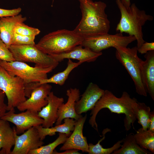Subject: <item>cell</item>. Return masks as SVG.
Segmentation results:
<instances>
[{"mask_svg": "<svg viewBox=\"0 0 154 154\" xmlns=\"http://www.w3.org/2000/svg\"><path fill=\"white\" fill-rule=\"evenodd\" d=\"M138 102L136 98H131L125 91L123 92L120 97L118 98L111 91L104 90L103 94L91 110L90 114L91 116L89 120V123L98 131L96 121L97 115L102 109L106 108L111 112L125 115L124 126L126 130L128 131L131 128V125L133 127V124L137 119Z\"/></svg>", "mask_w": 154, "mask_h": 154, "instance_id": "1", "label": "cell"}, {"mask_svg": "<svg viewBox=\"0 0 154 154\" xmlns=\"http://www.w3.org/2000/svg\"><path fill=\"white\" fill-rule=\"evenodd\" d=\"M79 1L82 16L74 32L83 38L108 33L110 22L105 12L106 3L92 0Z\"/></svg>", "mask_w": 154, "mask_h": 154, "instance_id": "2", "label": "cell"}, {"mask_svg": "<svg viewBox=\"0 0 154 154\" xmlns=\"http://www.w3.org/2000/svg\"><path fill=\"white\" fill-rule=\"evenodd\" d=\"M121 13V18L116 28L117 32L125 33L133 36L137 41V47H139L145 42L143 39L142 27L147 21H151L153 17L147 14L145 11L139 9L135 3L126 8L121 0H116Z\"/></svg>", "mask_w": 154, "mask_h": 154, "instance_id": "3", "label": "cell"}, {"mask_svg": "<svg viewBox=\"0 0 154 154\" xmlns=\"http://www.w3.org/2000/svg\"><path fill=\"white\" fill-rule=\"evenodd\" d=\"M83 39L73 30L62 29L44 35L35 45L42 52L51 56L66 52L80 45Z\"/></svg>", "mask_w": 154, "mask_h": 154, "instance_id": "4", "label": "cell"}, {"mask_svg": "<svg viewBox=\"0 0 154 154\" xmlns=\"http://www.w3.org/2000/svg\"><path fill=\"white\" fill-rule=\"evenodd\" d=\"M116 56L126 70L132 79L136 92L139 95L146 97L147 92L143 82L142 72L143 60L137 55V46L131 48L117 46Z\"/></svg>", "mask_w": 154, "mask_h": 154, "instance_id": "5", "label": "cell"}, {"mask_svg": "<svg viewBox=\"0 0 154 154\" xmlns=\"http://www.w3.org/2000/svg\"><path fill=\"white\" fill-rule=\"evenodd\" d=\"M25 84L21 78L11 75L0 66V89L4 92L7 98V111L17 107L27 99Z\"/></svg>", "mask_w": 154, "mask_h": 154, "instance_id": "6", "label": "cell"}, {"mask_svg": "<svg viewBox=\"0 0 154 154\" xmlns=\"http://www.w3.org/2000/svg\"><path fill=\"white\" fill-rule=\"evenodd\" d=\"M1 66L11 76L21 78L26 84L39 82L48 78L47 74L56 67L51 66L44 68L32 67L25 62L14 61H2Z\"/></svg>", "mask_w": 154, "mask_h": 154, "instance_id": "7", "label": "cell"}, {"mask_svg": "<svg viewBox=\"0 0 154 154\" xmlns=\"http://www.w3.org/2000/svg\"><path fill=\"white\" fill-rule=\"evenodd\" d=\"M11 45L9 49L15 60L35 64V66L56 67L59 62L40 50L35 45Z\"/></svg>", "mask_w": 154, "mask_h": 154, "instance_id": "8", "label": "cell"}, {"mask_svg": "<svg viewBox=\"0 0 154 154\" xmlns=\"http://www.w3.org/2000/svg\"><path fill=\"white\" fill-rule=\"evenodd\" d=\"M135 40L133 36H124L120 33L114 35L108 33L84 38L80 45L94 52H100L112 47H127Z\"/></svg>", "mask_w": 154, "mask_h": 154, "instance_id": "9", "label": "cell"}, {"mask_svg": "<svg viewBox=\"0 0 154 154\" xmlns=\"http://www.w3.org/2000/svg\"><path fill=\"white\" fill-rule=\"evenodd\" d=\"M0 119L14 124L16 126L17 135L23 133L31 127L42 125L43 122V119L38 116V114L27 110L15 114V108L6 112Z\"/></svg>", "mask_w": 154, "mask_h": 154, "instance_id": "10", "label": "cell"}, {"mask_svg": "<svg viewBox=\"0 0 154 154\" xmlns=\"http://www.w3.org/2000/svg\"><path fill=\"white\" fill-rule=\"evenodd\" d=\"M52 88V86L48 83L38 85L33 90L30 97L19 104L17 108L21 112L27 110L38 114L47 104L46 98Z\"/></svg>", "mask_w": 154, "mask_h": 154, "instance_id": "11", "label": "cell"}, {"mask_svg": "<svg viewBox=\"0 0 154 154\" xmlns=\"http://www.w3.org/2000/svg\"><path fill=\"white\" fill-rule=\"evenodd\" d=\"M44 143L37 128L35 126L33 127L21 135H17L11 154H28L29 151L38 148Z\"/></svg>", "mask_w": 154, "mask_h": 154, "instance_id": "12", "label": "cell"}, {"mask_svg": "<svg viewBox=\"0 0 154 154\" xmlns=\"http://www.w3.org/2000/svg\"><path fill=\"white\" fill-rule=\"evenodd\" d=\"M87 114L82 116L76 120L72 133L68 137L63 145L60 148V151L68 149H76L82 152L88 153V144L86 137L83 135V129L86 119Z\"/></svg>", "mask_w": 154, "mask_h": 154, "instance_id": "13", "label": "cell"}, {"mask_svg": "<svg viewBox=\"0 0 154 154\" xmlns=\"http://www.w3.org/2000/svg\"><path fill=\"white\" fill-rule=\"evenodd\" d=\"M104 90L96 84L90 83L81 97L76 102L75 109L79 115L92 110L103 94Z\"/></svg>", "mask_w": 154, "mask_h": 154, "instance_id": "14", "label": "cell"}, {"mask_svg": "<svg viewBox=\"0 0 154 154\" xmlns=\"http://www.w3.org/2000/svg\"><path fill=\"white\" fill-rule=\"evenodd\" d=\"M47 105L38 113V116L43 119L42 126L44 128L53 127L58 118V111L59 107L64 102V99L55 96L50 92L46 98Z\"/></svg>", "mask_w": 154, "mask_h": 154, "instance_id": "15", "label": "cell"}, {"mask_svg": "<svg viewBox=\"0 0 154 154\" xmlns=\"http://www.w3.org/2000/svg\"><path fill=\"white\" fill-rule=\"evenodd\" d=\"M66 95L68 97L67 102L65 104L63 103L58 108V117L55 122L56 125L61 124L65 118H70L77 120L82 116L78 114L75 109L76 102L80 96L79 90L76 88H70L67 90Z\"/></svg>", "mask_w": 154, "mask_h": 154, "instance_id": "16", "label": "cell"}, {"mask_svg": "<svg viewBox=\"0 0 154 154\" xmlns=\"http://www.w3.org/2000/svg\"><path fill=\"white\" fill-rule=\"evenodd\" d=\"M102 54V52H94L79 45L66 52L50 56L59 62L68 59L77 60L83 63L94 62Z\"/></svg>", "mask_w": 154, "mask_h": 154, "instance_id": "17", "label": "cell"}, {"mask_svg": "<svg viewBox=\"0 0 154 154\" xmlns=\"http://www.w3.org/2000/svg\"><path fill=\"white\" fill-rule=\"evenodd\" d=\"M27 20L21 14L0 18V39L9 48L12 45V38L17 24Z\"/></svg>", "mask_w": 154, "mask_h": 154, "instance_id": "18", "label": "cell"}, {"mask_svg": "<svg viewBox=\"0 0 154 154\" xmlns=\"http://www.w3.org/2000/svg\"><path fill=\"white\" fill-rule=\"evenodd\" d=\"M17 134L15 128H12L8 121L0 119V150L1 154H11Z\"/></svg>", "mask_w": 154, "mask_h": 154, "instance_id": "19", "label": "cell"}, {"mask_svg": "<svg viewBox=\"0 0 154 154\" xmlns=\"http://www.w3.org/2000/svg\"><path fill=\"white\" fill-rule=\"evenodd\" d=\"M142 63V72L144 83L147 93L154 100V50L145 54Z\"/></svg>", "mask_w": 154, "mask_h": 154, "instance_id": "20", "label": "cell"}, {"mask_svg": "<svg viewBox=\"0 0 154 154\" xmlns=\"http://www.w3.org/2000/svg\"><path fill=\"white\" fill-rule=\"evenodd\" d=\"M64 120L63 124L56 125L54 127L44 128L42 125L35 126L41 140L43 141L47 135H55L56 132L64 133L68 136H70L74 130L76 120L70 118H65Z\"/></svg>", "mask_w": 154, "mask_h": 154, "instance_id": "21", "label": "cell"}, {"mask_svg": "<svg viewBox=\"0 0 154 154\" xmlns=\"http://www.w3.org/2000/svg\"><path fill=\"white\" fill-rule=\"evenodd\" d=\"M121 147L114 151L112 154H151L150 151L141 147L136 142L134 134L131 133L123 139Z\"/></svg>", "mask_w": 154, "mask_h": 154, "instance_id": "22", "label": "cell"}, {"mask_svg": "<svg viewBox=\"0 0 154 154\" xmlns=\"http://www.w3.org/2000/svg\"><path fill=\"white\" fill-rule=\"evenodd\" d=\"M82 63L80 61L73 62L71 59H68L67 67L64 71L54 74L49 78L42 80L38 83H34V84L35 86L44 83H53L62 86L64 84L72 71Z\"/></svg>", "mask_w": 154, "mask_h": 154, "instance_id": "23", "label": "cell"}, {"mask_svg": "<svg viewBox=\"0 0 154 154\" xmlns=\"http://www.w3.org/2000/svg\"><path fill=\"white\" fill-rule=\"evenodd\" d=\"M134 137L137 143L141 148L154 153V132L142 127L138 129Z\"/></svg>", "mask_w": 154, "mask_h": 154, "instance_id": "24", "label": "cell"}, {"mask_svg": "<svg viewBox=\"0 0 154 154\" xmlns=\"http://www.w3.org/2000/svg\"><path fill=\"white\" fill-rule=\"evenodd\" d=\"M110 130V129L108 128H106L103 130L102 133L103 137L96 145H94L92 143L88 144V154H110L121 147L123 139L118 141L112 147L109 148H104L100 145V142L104 139L105 138L106 133Z\"/></svg>", "mask_w": 154, "mask_h": 154, "instance_id": "25", "label": "cell"}, {"mask_svg": "<svg viewBox=\"0 0 154 154\" xmlns=\"http://www.w3.org/2000/svg\"><path fill=\"white\" fill-rule=\"evenodd\" d=\"M58 137L53 142L29 151L28 154H53L55 148L63 144L68 136L65 133H59Z\"/></svg>", "mask_w": 154, "mask_h": 154, "instance_id": "26", "label": "cell"}, {"mask_svg": "<svg viewBox=\"0 0 154 154\" xmlns=\"http://www.w3.org/2000/svg\"><path fill=\"white\" fill-rule=\"evenodd\" d=\"M138 111L137 119L138 123L142 126L143 129H148L150 122L151 109L144 103L138 102Z\"/></svg>", "mask_w": 154, "mask_h": 154, "instance_id": "27", "label": "cell"}, {"mask_svg": "<svg viewBox=\"0 0 154 154\" xmlns=\"http://www.w3.org/2000/svg\"><path fill=\"white\" fill-rule=\"evenodd\" d=\"M40 32L38 29L29 27L24 22L18 23L14 30V33L19 34L35 37L39 34Z\"/></svg>", "mask_w": 154, "mask_h": 154, "instance_id": "28", "label": "cell"}, {"mask_svg": "<svg viewBox=\"0 0 154 154\" xmlns=\"http://www.w3.org/2000/svg\"><path fill=\"white\" fill-rule=\"evenodd\" d=\"M35 37L28 36L14 33L13 35L12 45H25L35 44Z\"/></svg>", "mask_w": 154, "mask_h": 154, "instance_id": "29", "label": "cell"}, {"mask_svg": "<svg viewBox=\"0 0 154 154\" xmlns=\"http://www.w3.org/2000/svg\"><path fill=\"white\" fill-rule=\"evenodd\" d=\"M0 59L2 61L7 62L15 60L9 48L0 39Z\"/></svg>", "mask_w": 154, "mask_h": 154, "instance_id": "30", "label": "cell"}, {"mask_svg": "<svg viewBox=\"0 0 154 154\" xmlns=\"http://www.w3.org/2000/svg\"><path fill=\"white\" fill-rule=\"evenodd\" d=\"M20 7L11 9H7L0 8V18L5 17L13 16L18 15L21 11Z\"/></svg>", "mask_w": 154, "mask_h": 154, "instance_id": "31", "label": "cell"}, {"mask_svg": "<svg viewBox=\"0 0 154 154\" xmlns=\"http://www.w3.org/2000/svg\"><path fill=\"white\" fill-rule=\"evenodd\" d=\"M154 50V42H145L139 48H137V51L141 54H145L147 52Z\"/></svg>", "mask_w": 154, "mask_h": 154, "instance_id": "32", "label": "cell"}, {"mask_svg": "<svg viewBox=\"0 0 154 154\" xmlns=\"http://www.w3.org/2000/svg\"><path fill=\"white\" fill-rule=\"evenodd\" d=\"M5 94L0 89V118L3 117L7 111V105L5 103Z\"/></svg>", "mask_w": 154, "mask_h": 154, "instance_id": "33", "label": "cell"}, {"mask_svg": "<svg viewBox=\"0 0 154 154\" xmlns=\"http://www.w3.org/2000/svg\"><path fill=\"white\" fill-rule=\"evenodd\" d=\"M79 150L76 149H68L62 152H58L56 150L54 151L53 154H81L78 152Z\"/></svg>", "mask_w": 154, "mask_h": 154, "instance_id": "34", "label": "cell"}, {"mask_svg": "<svg viewBox=\"0 0 154 154\" xmlns=\"http://www.w3.org/2000/svg\"><path fill=\"white\" fill-rule=\"evenodd\" d=\"M148 129L154 132V112H151L149 125Z\"/></svg>", "mask_w": 154, "mask_h": 154, "instance_id": "35", "label": "cell"}, {"mask_svg": "<svg viewBox=\"0 0 154 154\" xmlns=\"http://www.w3.org/2000/svg\"><path fill=\"white\" fill-rule=\"evenodd\" d=\"M121 2L125 7L128 9L131 5V0H121Z\"/></svg>", "mask_w": 154, "mask_h": 154, "instance_id": "36", "label": "cell"}, {"mask_svg": "<svg viewBox=\"0 0 154 154\" xmlns=\"http://www.w3.org/2000/svg\"><path fill=\"white\" fill-rule=\"evenodd\" d=\"M2 61V60H1L0 59V66H1V62Z\"/></svg>", "mask_w": 154, "mask_h": 154, "instance_id": "37", "label": "cell"}, {"mask_svg": "<svg viewBox=\"0 0 154 154\" xmlns=\"http://www.w3.org/2000/svg\"><path fill=\"white\" fill-rule=\"evenodd\" d=\"M0 154H1V151H0Z\"/></svg>", "mask_w": 154, "mask_h": 154, "instance_id": "38", "label": "cell"}]
</instances>
